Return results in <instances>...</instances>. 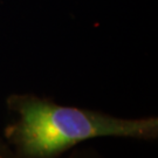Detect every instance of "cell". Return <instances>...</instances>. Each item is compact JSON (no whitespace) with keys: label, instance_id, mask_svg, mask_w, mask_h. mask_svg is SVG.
<instances>
[{"label":"cell","instance_id":"3957f363","mask_svg":"<svg viewBox=\"0 0 158 158\" xmlns=\"http://www.w3.org/2000/svg\"><path fill=\"white\" fill-rule=\"evenodd\" d=\"M0 158H15L12 148L1 134H0Z\"/></svg>","mask_w":158,"mask_h":158},{"label":"cell","instance_id":"7a4b0ae2","mask_svg":"<svg viewBox=\"0 0 158 158\" xmlns=\"http://www.w3.org/2000/svg\"><path fill=\"white\" fill-rule=\"evenodd\" d=\"M66 158H106L100 150L91 145L87 147H75L72 149Z\"/></svg>","mask_w":158,"mask_h":158},{"label":"cell","instance_id":"6da1fadb","mask_svg":"<svg viewBox=\"0 0 158 158\" xmlns=\"http://www.w3.org/2000/svg\"><path fill=\"white\" fill-rule=\"evenodd\" d=\"M6 106L15 117L1 135L15 158H60L81 143L101 137L158 139L157 116L123 118L98 110L62 106L34 94H11Z\"/></svg>","mask_w":158,"mask_h":158}]
</instances>
